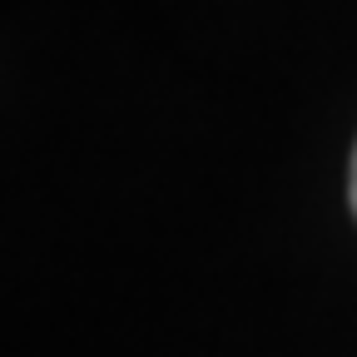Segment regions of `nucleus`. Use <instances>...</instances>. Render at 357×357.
Wrapping results in <instances>:
<instances>
[{
	"label": "nucleus",
	"mask_w": 357,
	"mask_h": 357,
	"mask_svg": "<svg viewBox=\"0 0 357 357\" xmlns=\"http://www.w3.org/2000/svg\"><path fill=\"white\" fill-rule=\"evenodd\" d=\"M347 194H352V208H357V149H352V184H347Z\"/></svg>",
	"instance_id": "f257e3e1"
}]
</instances>
